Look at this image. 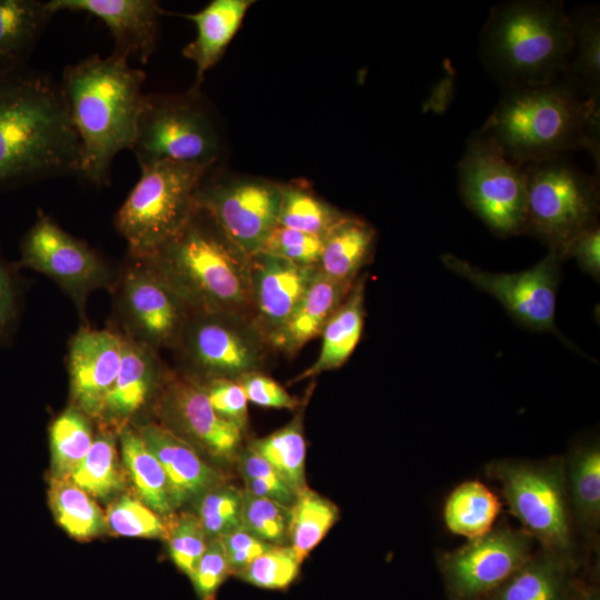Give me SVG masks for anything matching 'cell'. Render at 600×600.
Instances as JSON below:
<instances>
[{"label": "cell", "instance_id": "obj_1", "mask_svg": "<svg viewBox=\"0 0 600 600\" xmlns=\"http://www.w3.org/2000/svg\"><path fill=\"white\" fill-rule=\"evenodd\" d=\"M80 163L60 81L28 66L0 74V190L78 176Z\"/></svg>", "mask_w": 600, "mask_h": 600}, {"label": "cell", "instance_id": "obj_2", "mask_svg": "<svg viewBox=\"0 0 600 600\" xmlns=\"http://www.w3.org/2000/svg\"><path fill=\"white\" fill-rule=\"evenodd\" d=\"M144 80L141 69L112 53L91 54L64 68L60 83L80 141L82 180L109 184L114 158L131 149Z\"/></svg>", "mask_w": 600, "mask_h": 600}, {"label": "cell", "instance_id": "obj_3", "mask_svg": "<svg viewBox=\"0 0 600 600\" xmlns=\"http://www.w3.org/2000/svg\"><path fill=\"white\" fill-rule=\"evenodd\" d=\"M599 101L563 79L506 89L481 134L519 166L589 150L599 167Z\"/></svg>", "mask_w": 600, "mask_h": 600}, {"label": "cell", "instance_id": "obj_4", "mask_svg": "<svg viewBox=\"0 0 600 600\" xmlns=\"http://www.w3.org/2000/svg\"><path fill=\"white\" fill-rule=\"evenodd\" d=\"M250 257L207 212L196 208L170 240L143 259L191 312H232L251 318Z\"/></svg>", "mask_w": 600, "mask_h": 600}, {"label": "cell", "instance_id": "obj_5", "mask_svg": "<svg viewBox=\"0 0 600 600\" xmlns=\"http://www.w3.org/2000/svg\"><path fill=\"white\" fill-rule=\"evenodd\" d=\"M481 57L506 89L562 79L572 21L560 1L521 0L494 7L481 33Z\"/></svg>", "mask_w": 600, "mask_h": 600}, {"label": "cell", "instance_id": "obj_6", "mask_svg": "<svg viewBox=\"0 0 600 600\" xmlns=\"http://www.w3.org/2000/svg\"><path fill=\"white\" fill-rule=\"evenodd\" d=\"M213 167L170 160L140 166V178L113 219L130 258L150 257L188 222L197 189Z\"/></svg>", "mask_w": 600, "mask_h": 600}, {"label": "cell", "instance_id": "obj_7", "mask_svg": "<svg viewBox=\"0 0 600 600\" xmlns=\"http://www.w3.org/2000/svg\"><path fill=\"white\" fill-rule=\"evenodd\" d=\"M509 512L539 547L581 564L567 496L563 457L542 460L504 458L487 463Z\"/></svg>", "mask_w": 600, "mask_h": 600}, {"label": "cell", "instance_id": "obj_8", "mask_svg": "<svg viewBox=\"0 0 600 600\" xmlns=\"http://www.w3.org/2000/svg\"><path fill=\"white\" fill-rule=\"evenodd\" d=\"M220 137L200 89L144 93L131 151L139 166L170 160L216 166Z\"/></svg>", "mask_w": 600, "mask_h": 600}, {"label": "cell", "instance_id": "obj_9", "mask_svg": "<svg viewBox=\"0 0 600 600\" xmlns=\"http://www.w3.org/2000/svg\"><path fill=\"white\" fill-rule=\"evenodd\" d=\"M524 169V233L538 238L561 258L573 238L598 224L599 182L562 157L530 163Z\"/></svg>", "mask_w": 600, "mask_h": 600}, {"label": "cell", "instance_id": "obj_10", "mask_svg": "<svg viewBox=\"0 0 600 600\" xmlns=\"http://www.w3.org/2000/svg\"><path fill=\"white\" fill-rule=\"evenodd\" d=\"M174 348L197 382L262 372L274 351L251 318L232 312H191Z\"/></svg>", "mask_w": 600, "mask_h": 600}, {"label": "cell", "instance_id": "obj_11", "mask_svg": "<svg viewBox=\"0 0 600 600\" xmlns=\"http://www.w3.org/2000/svg\"><path fill=\"white\" fill-rule=\"evenodd\" d=\"M464 203L499 237L524 233L527 174L479 131L468 141L459 162Z\"/></svg>", "mask_w": 600, "mask_h": 600}, {"label": "cell", "instance_id": "obj_12", "mask_svg": "<svg viewBox=\"0 0 600 600\" xmlns=\"http://www.w3.org/2000/svg\"><path fill=\"white\" fill-rule=\"evenodd\" d=\"M536 550V541L504 520L488 533L439 552L437 566L449 600H484Z\"/></svg>", "mask_w": 600, "mask_h": 600}, {"label": "cell", "instance_id": "obj_13", "mask_svg": "<svg viewBox=\"0 0 600 600\" xmlns=\"http://www.w3.org/2000/svg\"><path fill=\"white\" fill-rule=\"evenodd\" d=\"M199 184L194 206L207 212L249 256L278 224L281 183L261 177L211 176Z\"/></svg>", "mask_w": 600, "mask_h": 600}, {"label": "cell", "instance_id": "obj_14", "mask_svg": "<svg viewBox=\"0 0 600 600\" xmlns=\"http://www.w3.org/2000/svg\"><path fill=\"white\" fill-rule=\"evenodd\" d=\"M561 260L557 252L549 250L541 261L527 270L494 273L453 254L441 256L450 271L494 297L520 324L558 336L554 318Z\"/></svg>", "mask_w": 600, "mask_h": 600}, {"label": "cell", "instance_id": "obj_15", "mask_svg": "<svg viewBox=\"0 0 600 600\" xmlns=\"http://www.w3.org/2000/svg\"><path fill=\"white\" fill-rule=\"evenodd\" d=\"M21 263L52 279L81 311L91 291L112 282L101 257L41 210L22 239Z\"/></svg>", "mask_w": 600, "mask_h": 600}, {"label": "cell", "instance_id": "obj_16", "mask_svg": "<svg viewBox=\"0 0 600 600\" xmlns=\"http://www.w3.org/2000/svg\"><path fill=\"white\" fill-rule=\"evenodd\" d=\"M129 259L118 289L126 334L156 351L174 348L191 310L147 259Z\"/></svg>", "mask_w": 600, "mask_h": 600}, {"label": "cell", "instance_id": "obj_17", "mask_svg": "<svg viewBox=\"0 0 600 600\" xmlns=\"http://www.w3.org/2000/svg\"><path fill=\"white\" fill-rule=\"evenodd\" d=\"M158 406L160 424L216 459L237 460L244 431L213 410L199 382L182 373H169Z\"/></svg>", "mask_w": 600, "mask_h": 600}, {"label": "cell", "instance_id": "obj_18", "mask_svg": "<svg viewBox=\"0 0 600 600\" xmlns=\"http://www.w3.org/2000/svg\"><path fill=\"white\" fill-rule=\"evenodd\" d=\"M122 334L109 329L81 328L71 339L68 353L70 392L74 407L100 418L106 398L120 369Z\"/></svg>", "mask_w": 600, "mask_h": 600}, {"label": "cell", "instance_id": "obj_19", "mask_svg": "<svg viewBox=\"0 0 600 600\" xmlns=\"http://www.w3.org/2000/svg\"><path fill=\"white\" fill-rule=\"evenodd\" d=\"M49 11L83 12L101 20L114 41L112 54L146 64L157 49L166 11L154 0H49Z\"/></svg>", "mask_w": 600, "mask_h": 600}, {"label": "cell", "instance_id": "obj_20", "mask_svg": "<svg viewBox=\"0 0 600 600\" xmlns=\"http://www.w3.org/2000/svg\"><path fill=\"white\" fill-rule=\"evenodd\" d=\"M317 272V267L264 252L250 257L251 319L268 341L288 320Z\"/></svg>", "mask_w": 600, "mask_h": 600}, {"label": "cell", "instance_id": "obj_21", "mask_svg": "<svg viewBox=\"0 0 600 600\" xmlns=\"http://www.w3.org/2000/svg\"><path fill=\"white\" fill-rule=\"evenodd\" d=\"M138 431L166 473L173 508L198 500L226 482L223 474L209 466L191 443L164 426L151 422Z\"/></svg>", "mask_w": 600, "mask_h": 600}, {"label": "cell", "instance_id": "obj_22", "mask_svg": "<svg viewBox=\"0 0 600 600\" xmlns=\"http://www.w3.org/2000/svg\"><path fill=\"white\" fill-rule=\"evenodd\" d=\"M122 359L117 378L106 398L101 419L120 430L161 389L170 372L161 368L157 351L122 334Z\"/></svg>", "mask_w": 600, "mask_h": 600}, {"label": "cell", "instance_id": "obj_23", "mask_svg": "<svg viewBox=\"0 0 600 600\" xmlns=\"http://www.w3.org/2000/svg\"><path fill=\"white\" fill-rule=\"evenodd\" d=\"M581 564L538 547L501 586L484 600H576L582 583Z\"/></svg>", "mask_w": 600, "mask_h": 600}, {"label": "cell", "instance_id": "obj_24", "mask_svg": "<svg viewBox=\"0 0 600 600\" xmlns=\"http://www.w3.org/2000/svg\"><path fill=\"white\" fill-rule=\"evenodd\" d=\"M353 283L330 279L318 270L288 320L270 338L272 349L293 356L306 343L321 336L324 326L344 301Z\"/></svg>", "mask_w": 600, "mask_h": 600}, {"label": "cell", "instance_id": "obj_25", "mask_svg": "<svg viewBox=\"0 0 600 600\" xmlns=\"http://www.w3.org/2000/svg\"><path fill=\"white\" fill-rule=\"evenodd\" d=\"M564 480L577 537L596 548L600 528V444H574L563 457Z\"/></svg>", "mask_w": 600, "mask_h": 600}, {"label": "cell", "instance_id": "obj_26", "mask_svg": "<svg viewBox=\"0 0 600 600\" xmlns=\"http://www.w3.org/2000/svg\"><path fill=\"white\" fill-rule=\"evenodd\" d=\"M253 3V0H213L197 12L181 14L197 29L196 38L182 48V56L196 66L193 88L200 89L206 73L222 58Z\"/></svg>", "mask_w": 600, "mask_h": 600}, {"label": "cell", "instance_id": "obj_27", "mask_svg": "<svg viewBox=\"0 0 600 600\" xmlns=\"http://www.w3.org/2000/svg\"><path fill=\"white\" fill-rule=\"evenodd\" d=\"M367 274L354 281L349 294L324 326L317 360L292 382L310 379L340 368L360 341L364 324Z\"/></svg>", "mask_w": 600, "mask_h": 600}, {"label": "cell", "instance_id": "obj_28", "mask_svg": "<svg viewBox=\"0 0 600 600\" xmlns=\"http://www.w3.org/2000/svg\"><path fill=\"white\" fill-rule=\"evenodd\" d=\"M52 16L47 1L0 0V74L28 66Z\"/></svg>", "mask_w": 600, "mask_h": 600}, {"label": "cell", "instance_id": "obj_29", "mask_svg": "<svg viewBox=\"0 0 600 600\" xmlns=\"http://www.w3.org/2000/svg\"><path fill=\"white\" fill-rule=\"evenodd\" d=\"M376 238L371 224L346 214L322 238L319 272L337 281L354 282L359 271L371 260Z\"/></svg>", "mask_w": 600, "mask_h": 600}, {"label": "cell", "instance_id": "obj_30", "mask_svg": "<svg viewBox=\"0 0 600 600\" xmlns=\"http://www.w3.org/2000/svg\"><path fill=\"white\" fill-rule=\"evenodd\" d=\"M500 498L482 481L466 480L456 486L443 502L447 529L468 540L488 533L498 520Z\"/></svg>", "mask_w": 600, "mask_h": 600}, {"label": "cell", "instance_id": "obj_31", "mask_svg": "<svg viewBox=\"0 0 600 600\" xmlns=\"http://www.w3.org/2000/svg\"><path fill=\"white\" fill-rule=\"evenodd\" d=\"M120 442L123 463L139 500L159 516L170 517L174 508L166 473L139 431L126 426L120 430Z\"/></svg>", "mask_w": 600, "mask_h": 600}, {"label": "cell", "instance_id": "obj_32", "mask_svg": "<svg viewBox=\"0 0 600 600\" xmlns=\"http://www.w3.org/2000/svg\"><path fill=\"white\" fill-rule=\"evenodd\" d=\"M571 16L572 49L562 79L584 97L600 98V18L596 8Z\"/></svg>", "mask_w": 600, "mask_h": 600}, {"label": "cell", "instance_id": "obj_33", "mask_svg": "<svg viewBox=\"0 0 600 600\" xmlns=\"http://www.w3.org/2000/svg\"><path fill=\"white\" fill-rule=\"evenodd\" d=\"M49 502L58 523L77 540L96 538L107 528L99 506L70 478H51Z\"/></svg>", "mask_w": 600, "mask_h": 600}, {"label": "cell", "instance_id": "obj_34", "mask_svg": "<svg viewBox=\"0 0 600 600\" xmlns=\"http://www.w3.org/2000/svg\"><path fill=\"white\" fill-rule=\"evenodd\" d=\"M249 446L270 463L296 494L308 488L301 416L266 437L253 439Z\"/></svg>", "mask_w": 600, "mask_h": 600}, {"label": "cell", "instance_id": "obj_35", "mask_svg": "<svg viewBox=\"0 0 600 600\" xmlns=\"http://www.w3.org/2000/svg\"><path fill=\"white\" fill-rule=\"evenodd\" d=\"M289 544L302 562L322 541L340 517L339 508L309 487L290 508Z\"/></svg>", "mask_w": 600, "mask_h": 600}, {"label": "cell", "instance_id": "obj_36", "mask_svg": "<svg viewBox=\"0 0 600 600\" xmlns=\"http://www.w3.org/2000/svg\"><path fill=\"white\" fill-rule=\"evenodd\" d=\"M346 213L301 182L281 183L278 224L323 238Z\"/></svg>", "mask_w": 600, "mask_h": 600}, {"label": "cell", "instance_id": "obj_37", "mask_svg": "<svg viewBox=\"0 0 600 600\" xmlns=\"http://www.w3.org/2000/svg\"><path fill=\"white\" fill-rule=\"evenodd\" d=\"M93 434L88 416L70 407L50 427L53 477L70 478L89 452Z\"/></svg>", "mask_w": 600, "mask_h": 600}, {"label": "cell", "instance_id": "obj_38", "mask_svg": "<svg viewBox=\"0 0 600 600\" xmlns=\"http://www.w3.org/2000/svg\"><path fill=\"white\" fill-rule=\"evenodd\" d=\"M70 479L89 496L100 499L108 498L121 488L122 480L111 431H104L93 439L89 452Z\"/></svg>", "mask_w": 600, "mask_h": 600}, {"label": "cell", "instance_id": "obj_39", "mask_svg": "<svg viewBox=\"0 0 600 600\" xmlns=\"http://www.w3.org/2000/svg\"><path fill=\"white\" fill-rule=\"evenodd\" d=\"M197 517L209 540L243 527V490L222 482L198 500Z\"/></svg>", "mask_w": 600, "mask_h": 600}, {"label": "cell", "instance_id": "obj_40", "mask_svg": "<svg viewBox=\"0 0 600 600\" xmlns=\"http://www.w3.org/2000/svg\"><path fill=\"white\" fill-rule=\"evenodd\" d=\"M290 518L289 507L243 490V528L260 540L288 546Z\"/></svg>", "mask_w": 600, "mask_h": 600}, {"label": "cell", "instance_id": "obj_41", "mask_svg": "<svg viewBox=\"0 0 600 600\" xmlns=\"http://www.w3.org/2000/svg\"><path fill=\"white\" fill-rule=\"evenodd\" d=\"M301 563L290 546H273L236 577L258 588L283 590L298 578Z\"/></svg>", "mask_w": 600, "mask_h": 600}, {"label": "cell", "instance_id": "obj_42", "mask_svg": "<svg viewBox=\"0 0 600 600\" xmlns=\"http://www.w3.org/2000/svg\"><path fill=\"white\" fill-rule=\"evenodd\" d=\"M107 527L124 537L166 538L168 522L141 500L122 496L104 514Z\"/></svg>", "mask_w": 600, "mask_h": 600}, {"label": "cell", "instance_id": "obj_43", "mask_svg": "<svg viewBox=\"0 0 600 600\" xmlns=\"http://www.w3.org/2000/svg\"><path fill=\"white\" fill-rule=\"evenodd\" d=\"M236 461L244 483V491L291 508L297 494L253 448L249 444L241 448Z\"/></svg>", "mask_w": 600, "mask_h": 600}, {"label": "cell", "instance_id": "obj_44", "mask_svg": "<svg viewBox=\"0 0 600 600\" xmlns=\"http://www.w3.org/2000/svg\"><path fill=\"white\" fill-rule=\"evenodd\" d=\"M168 551L174 566L189 578L206 550L208 539L196 514L182 513L168 521Z\"/></svg>", "mask_w": 600, "mask_h": 600}, {"label": "cell", "instance_id": "obj_45", "mask_svg": "<svg viewBox=\"0 0 600 600\" xmlns=\"http://www.w3.org/2000/svg\"><path fill=\"white\" fill-rule=\"evenodd\" d=\"M322 238L277 224L259 252L272 254L293 263L317 267Z\"/></svg>", "mask_w": 600, "mask_h": 600}, {"label": "cell", "instance_id": "obj_46", "mask_svg": "<svg viewBox=\"0 0 600 600\" xmlns=\"http://www.w3.org/2000/svg\"><path fill=\"white\" fill-rule=\"evenodd\" d=\"M231 574L221 538L209 540L190 577L199 600H214L218 590Z\"/></svg>", "mask_w": 600, "mask_h": 600}, {"label": "cell", "instance_id": "obj_47", "mask_svg": "<svg viewBox=\"0 0 600 600\" xmlns=\"http://www.w3.org/2000/svg\"><path fill=\"white\" fill-rule=\"evenodd\" d=\"M213 410L242 431L248 424V399L237 380L214 379L199 382Z\"/></svg>", "mask_w": 600, "mask_h": 600}, {"label": "cell", "instance_id": "obj_48", "mask_svg": "<svg viewBox=\"0 0 600 600\" xmlns=\"http://www.w3.org/2000/svg\"><path fill=\"white\" fill-rule=\"evenodd\" d=\"M241 384L248 401L264 408L293 410L300 401L271 377L263 372H252L241 377Z\"/></svg>", "mask_w": 600, "mask_h": 600}, {"label": "cell", "instance_id": "obj_49", "mask_svg": "<svg viewBox=\"0 0 600 600\" xmlns=\"http://www.w3.org/2000/svg\"><path fill=\"white\" fill-rule=\"evenodd\" d=\"M232 576H237L271 544L260 540L243 527L221 537Z\"/></svg>", "mask_w": 600, "mask_h": 600}, {"label": "cell", "instance_id": "obj_50", "mask_svg": "<svg viewBox=\"0 0 600 600\" xmlns=\"http://www.w3.org/2000/svg\"><path fill=\"white\" fill-rule=\"evenodd\" d=\"M562 260L574 258L580 268L597 281L600 277V228L592 226L566 247L561 254Z\"/></svg>", "mask_w": 600, "mask_h": 600}, {"label": "cell", "instance_id": "obj_51", "mask_svg": "<svg viewBox=\"0 0 600 600\" xmlns=\"http://www.w3.org/2000/svg\"><path fill=\"white\" fill-rule=\"evenodd\" d=\"M14 292L10 277L0 262V329L12 319L14 314Z\"/></svg>", "mask_w": 600, "mask_h": 600}, {"label": "cell", "instance_id": "obj_52", "mask_svg": "<svg viewBox=\"0 0 600 600\" xmlns=\"http://www.w3.org/2000/svg\"><path fill=\"white\" fill-rule=\"evenodd\" d=\"M576 600H600V591L596 586L582 584Z\"/></svg>", "mask_w": 600, "mask_h": 600}]
</instances>
